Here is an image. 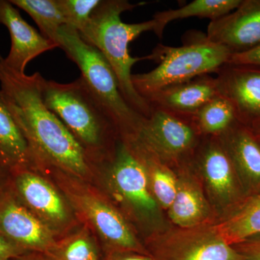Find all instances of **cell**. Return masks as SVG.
I'll return each instance as SVG.
<instances>
[{
  "label": "cell",
  "instance_id": "cell-1",
  "mask_svg": "<svg viewBox=\"0 0 260 260\" xmlns=\"http://www.w3.org/2000/svg\"><path fill=\"white\" fill-rule=\"evenodd\" d=\"M3 59L0 54V91L28 143L34 168L57 169L90 182L96 166L43 102L44 77L13 71Z\"/></svg>",
  "mask_w": 260,
  "mask_h": 260
},
{
  "label": "cell",
  "instance_id": "cell-2",
  "mask_svg": "<svg viewBox=\"0 0 260 260\" xmlns=\"http://www.w3.org/2000/svg\"><path fill=\"white\" fill-rule=\"evenodd\" d=\"M139 5L126 0H102L88 25L78 34L85 42L96 48L112 67L126 102L137 112L148 118L151 107L135 90L132 82V68L138 61L150 59V56L133 57L129 45L143 32L154 31L155 23L152 19L143 23L128 24L121 19L123 13L131 11Z\"/></svg>",
  "mask_w": 260,
  "mask_h": 260
},
{
  "label": "cell",
  "instance_id": "cell-3",
  "mask_svg": "<svg viewBox=\"0 0 260 260\" xmlns=\"http://www.w3.org/2000/svg\"><path fill=\"white\" fill-rule=\"evenodd\" d=\"M42 95L46 107L59 118L95 165L112 158L119 132L81 77L69 83L44 78Z\"/></svg>",
  "mask_w": 260,
  "mask_h": 260
},
{
  "label": "cell",
  "instance_id": "cell-4",
  "mask_svg": "<svg viewBox=\"0 0 260 260\" xmlns=\"http://www.w3.org/2000/svg\"><path fill=\"white\" fill-rule=\"evenodd\" d=\"M58 46L79 68L80 77L115 124L120 139L133 141L146 117L124 100L115 73L102 53L68 25L59 30Z\"/></svg>",
  "mask_w": 260,
  "mask_h": 260
},
{
  "label": "cell",
  "instance_id": "cell-5",
  "mask_svg": "<svg viewBox=\"0 0 260 260\" xmlns=\"http://www.w3.org/2000/svg\"><path fill=\"white\" fill-rule=\"evenodd\" d=\"M39 171L46 177H51L78 220L99 236L105 259L124 252L148 255L124 217L104 195L90 185V182L57 169Z\"/></svg>",
  "mask_w": 260,
  "mask_h": 260
},
{
  "label": "cell",
  "instance_id": "cell-6",
  "mask_svg": "<svg viewBox=\"0 0 260 260\" xmlns=\"http://www.w3.org/2000/svg\"><path fill=\"white\" fill-rule=\"evenodd\" d=\"M232 54L227 48L210 41L206 34L197 35L179 47L159 44L150 54V60L157 61L158 66L148 73L133 74L132 82L147 101L164 89L216 73Z\"/></svg>",
  "mask_w": 260,
  "mask_h": 260
},
{
  "label": "cell",
  "instance_id": "cell-7",
  "mask_svg": "<svg viewBox=\"0 0 260 260\" xmlns=\"http://www.w3.org/2000/svg\"><path fill=\"white\" fill-rule=\"evenodd\" d=\"M8 184L19 201L57 239L78 226L79 220L64 194L37 169H23L8 176Z\"/></svg>",
  "mask_w": 260,
  "mask_h": 260
},
{
  "label": "cell",
  "instance_id": "cell-8",
  "mask_svg": "<svg viewBox=\"0 0 260 260\" xmlns=\"http://www.w3.org/2000/svg\"><path fill=\"white\" fill-rule=\"evenodd\" d=\"M107 165L108 184L116 198L138 218L152 220L158 215L148 169L134 145L119 138Z\"/></svg>",
  "mask_w": 260,
  "mask_h": 260
},
{
  "label": "cell",
  "instance_id": "cell-9",
  "mask_svg": "<svg viewBox=\"0 0 260 260\" xmlns=\"http://www.w3.org/2000/svg\"><path fill=\"white\" fill-rule=\"evenodd\" d=\"M199 133L190 118L151 108L131 143L164 162H177L193 151Z\"/></svg>",
  "mask_w": 260,
  "mask_h": 260
},
{
  "label": "cell",
  "instance_id": "cell-10",
  "mask_svg": "<svg viewBox=\"0 0 260 260\" xmlns=\"http://www.w3.org/2000/svg\"><path fill=\"white\" fill-rule=\"evenodd\" d=\"M0 237L25 251L48 254L57 238L20 201L8 182L0 192Z\"/></svg>",
  "mask_w": 260,
  "mask_h": 260
},
{
  "label": "cell",
  "instance_id": "cell-11",
  "mask_svg": "<svg viewBox=\"0 0 260 260\" xmlns=\"http://www.w3.org/2000/svg\"><path fill=\"white\" fill-rule=\"evenodd\" d=\"M219 95L230 102L237 120L257 134L260 132V68L225 64L215 73Z\"/></svg>",
  "mask_w": 260,
  "mask_h": 260
},
{
  "label": "cell",
  "instance_id": "cell-12",
  "mask_svg": "<svg viewBox=\"0 0 260 260\" xmlns=\"http://www.w3.org/2000/svg\"><path fill=\"white\" fill-rule=\"evenodd\" d=\"M206 37L227 48L232 54L259 46L260 0H242L232 13L210 22Z\"/></svg>",
  "mask_w": 260,
  "mask_h": 260
},
{
  "label": "cell",
  "instance_id": "cell-13",
  "mask_svg": "<svg viewBox=\"0 0 260 260\" xmlns=\"http://www.w3.org/2000/svg\"><path fill=\"white\" fill-rule=\"evenodd\" d=\"M200 162L210 192L221 205L233 209L247 198L234 162L218 138L205 145Z\"/></svg>",
  "mask_w": 260,
  "mask_h": 260
},
{
  "label": "cell",
  "instance_id": "cell-14",
  "mask_svg": "<svg viewBox=\"0 0 260 260\" xmlns=\"http://www.w3.org/2000/svg\"><path fill=\"white\" fill-rule=\"evenodd\" d=\"M0 25L8 28L11 38L10 52L3 57V62L20 74L25 73L27 64L34 58L59 48L29 25L10 1L0 0Z\"/></svg>",
  "mask_w": 260,
  "mask_h": 260
},
{
  "label": "cell",
  "instance_id": "cell-15",
  "mask_svg": "<svg viewBox=\"0 0 260 260\" xmlns=\"http://www.w3.org/2000/svg\"><path fill=\"white\" fill-rule=\"evenodd\" d=\"M218 138L232 158L247 196L260 192V140L255 133L238 122Z\"/></svg>",
  "mask_w": 260,
  "mask_h": 260
},
{
  "label": "cell",
  "instance_id": "cell-16",
  "mask_svg": "<svg viewBox=\"0 0 260 260\" xmlns=\"http://www.w3.org/2000/svg\"><path fill=\"white\" fill-rule=\"evenodd\" d=\"M218 95L215 78L205 75L164 89L148 98L147 102L151 108H158L190 118L206 103Z\"/></svg>",
  "mask_w": 260,
  "mask_h": 260
},
{
  "label": "cell",
  "instance_id": "cell-17",
  "mask_svg": "<svg viewBox=\"0 0 260 260\" xmlns=\"http://www.w3.org/2000/svg\"><path fill=\"white\" fill-rule=\"evenodd\" d=\"M152 260H239L237 251L211 231L195 237L152 246Z\"/></svg>",
  "mask_w": 260,
  "mask_h": 260
},
{
  "label": "cell",
  "instance_id": "cell-18",
  "mask_svg": "<svg viewBox=\"0 0 260 260\" xmlns=\"http://www.w3.org/2000/svg\"><path fill=\"white\" fill-rule=\"evenodd\" d=\"M34 168L31 153L0 91V169L7 176Z\"/></svg>",
  "mask_w": 260,
  "mask_h": 260
},
{
  "label": "cell",
  "instance_id": "cell-19",
  "mask_svg": "<svg viewBox=\"0 0 260 260\" xmlns=\"http://www.w3.org/2000/svg\"><path fill=\"white\" fill-rule=\"evenodd\" d=\"M212 231L231 246L260 236V192L248 196Z\"/></svg>",
  "mask_w": 260,
  "mask_h": 260
},
{
  "label": "cell",
  "instance_id": "cell-20",
  "mask_svg": "<svg viewBox=\"0 0 260 260\" xmlns=\"http://www.w3.org/2000/svg\"><path fill=\"white\" fill-rule=\"evenodd\" d=\"M242 0H194L175 10L158 12L153 15L155 35L161 39L164 29L171 22L193 18H208L214 21L237 9Z\"/></svg>",
  "mask_w": 260,
  "mask_h": 260
},
{
  "label": "cell",
  "instance_id": "cell-21",
  "mask_svg": "<svg viewBox=\"0 0 260 260\" xmlns=\"http://www.w3.org/2000/svg\"><path fill=\"white\" fill-rule=\"evenodd\" d=\"M169 209L174 223L182 228L200 225L208 218L209 208L204 195L194 183L178 181V191Z\"/></svg>",
  "mask_w": 260,
  "mask_h": 260
},
{
  "label": "cell",
  "instance_id": "cell-22",
  "mask_svg": "<svg viewBox=\"0 0 260 260\" xmlns=\"http://www.w3.org/2000/svg\"><path fill=\"white\" fill-rule=\"evenodd\" d=\"M200 135L219 138L239 122L230 102L218 95L200 108L190 117Z\"/></svg>",
  "mask_w": 260,
  "mask_h": 260
},
{
  "label": "cell",
  "instance_id": "cell-23",
  "mask_svg": "<svg viewBox=\"0 0 260 260\" xmlns=\"http://www.w3.org/2000/svg\"><path fill=\"white\" fill-rule=\"evenodd\" d=\"M18 9L24 10L35 21L41 34L58 46L59 30L66 20L57 0H10ZM59 47V46H58Z\"/></svg>",
  "mask_w": 260,
  "mask_h": 260
},
{
  "label": "cell",
  "instance_id": "cell-24",
  "mask_svg": "<svg viewBox=\"0 0 260 260\" xmlns=\"http://www.w3.org/2000/svg\"><path fill=\"white\" fill-rule=\"evenodd\" d=\"M47 255L54 260H100L101 252L91 231L83 224L57 239Z\"/></svg>",
  "mask_w": 260,
  "mask_h": 260
},
{
  "label": "cell",
  "instance_id": "cell-25",
  "mask_svg": "<svg viewBox=\"0 0 260 260\" xmlns=\"http://www.w3.org/2000/svg\"><path fill=\"white\" fill-rule=\"evenodd\" d=\"M102 0H57L66 25L81 32L88 25L94 10Z\"/></svg>",
  "mask_w": 260,
  "mask_h": 260
},
{
  "label": "cell",
  "instance_id": "cell-26",
  "mask_svg": "<svg viewBox=\"0 0 260 260\" xmlns=\"http://www.w3.org/2000/svg\"><path fill=\"white\" fill-rule=\"evenodd\" d=\"M239 256V260H260V236L232 246Z\"/></svg>",
  "mask_w": 260,
  "mask_h": 260
},
{
  "label": "cell",
  "instance_id": "cell-27",
  "mask_svg": "<svg viewBox=\"0 0 260 260\" xmlns=\"http://www.w3.org/2000/svg\"><path fill=\"white\" fill-rule=\"evenodd\" d=\"M229 64L250 65L260 68V44L250 50L236 53L231 55Z\"/></svg>",
  "mask_w": 260,
  "mask_h": 260
},
{
  "label": "cell",
  "instance_id": "cell-28",
  "mask_svg": "<svg viewBox=\"0 0 260 260\" xmlns=\"http://www.w3.org/2000/svg\"><path fill=\"white\" fill-rule=\"evenodd\" d=\"M25 251L19 249L14 244L0 237V260H11Z\"/></svg>",
  "mask_w": 260,
  "mask_h": 260
},
{
  "label": "cell",
  "instance_id": "cell-29",
  "mask_svg": "<svg viewBox=\"0 0 260 260\" xmlns=\"http://www.w3.org/2000/svg\"><path fill=\"white\" fill-rule=\"evenodd\" d=\"M104 260H152L151 257L138 253L124 252L114 254Z\"/></svg>",
  "mask_w": 260,
  "mask_h": 260
},
{
  "label": "cell",
  "instance_id": "cell-30",
  "mask_svg": "<svg viewBox=\"0 0 260 260\" xmlns=\"http://www.w3.org/2000/svg\"><path fill=\"white\" fill-rule=\"evenodd\" d=\"M11 260H54L44 253L39 251H25Z\"/></svg>",
  "mask_w": 260,
  "mask_h": 260
},
{
  "label": "cell",
  "instance_id": "cell-31",
  "mask_svg": "<svg viewBox=\"0 0 260 260\" xmlns=\"http://www.w3.org/2000/svg\"><path fill=\"white\" fill-rule=\"evenodd\" d=\"M8 176H7L5 173L0 172V192L4 189L8 181Z\"/></svg>",
  "mask_w": 260,
  "mask_h": 260
},
{
  "label": "cell",
  "instance_id": "cell-32",
  "mask_svg": "<svg viewBox=\"0 0 260 260\" xmlns=\"http://www.w3.org/2000/svg\"><path fill=\"white\" fill-rule=\"evenodd\" d=\"M256 136L258 137V138H259V139L260 140V132L259 133H257V134H256Z\"/></svg>",
  "mask_w": 260,
  "mask_h": 260
},
{
  "label": "cell",
  "instance_id": "cell-33",
  "mask_svg": "<svg viewBox=\"0 0 260 260\" xmlns=\"http://www.w3.org/2000/svg\"><path fill=\"white\" fill-rule=\"evenodd\" d=\"M0 172H3V171L1 170V169H0Z\"/></svg>",
  "mask_w": 260,
  "mask_h": 260
}]
</instances>
